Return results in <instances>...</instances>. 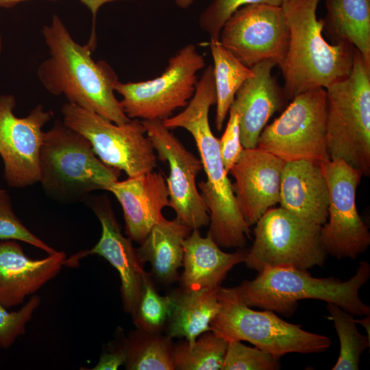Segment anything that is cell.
Returning <instances> with one entry per match:
<instances>
[{
  "label": "cell",
  "instance_id": "8d00e7d4",
  "mask_svg": "<svg viewBox=\"0 0 370 370\" xmlns=\"http://www.w3.org/2000/svg\"><path fill=\"white\" fill-rule=\"evenodd\" d=\"M86 5L93 16V20H95L99 8L104 4L118 0H79Z\"/></svg>",
  "mask_w": 370,
  "mask_h": 370
},
{
  "label": "cell",
  "instance_id": "52a82bcc",
  "mask_svg": "<svg viewBox=\"0 0 370 370\" xmlns=\"http://www.w3.org/2000/svg\"><path fill=\"white\" fill-rule=\"evenodd\" d=\"M219 299L220 309L210 323V330L227 342L245 341L279 359L290 353L323 352L332 345L329 337L287 322L272 310L251 308L235 287L220 286Z\"/></svg>",
  "mask_w": 370,
  "mask_h": 370
},
{
  "label": "cell",
  "instance_id": "e575fe53",
  "mask_svg": "<svg viewBox=\"0 0 370 370\" xmlns=\"http://www.w3.org/2000/svg\"><path fill=\"white\" fill-rule=\"evenodd\" d=\"M219 148L225 170L229 174L244 149L241 140L238 114L232 108L229 110L225 131L219 139Z\"/></svg>",
  "mask_w": 370,
  "mask_h": 370
},
{
  "label": "cell",
  "instance_id": "30bf717a",
  "mask_svg": "<svg viewBox=\"0 0 370 370\" xmlns=\"http://www.w3.org/2000/svg\"><path fill=\"white\" fill-rule=\"evenodd\" d=\"M63 122L86 137L105 164L134 177L153 171L157 156L139 119L117 125L69 103L61 109Z\"/></svg>",
  "mask_w": 370,
  "mask_h": 370
},
{
  "label": "cell",
  "instance_id": "83f0119b",
  "mask_svg": "<svg viewBox=\"0 0 370 370\" xmlns=\"http://www.w3.org/2000/svg\"><path fill=\"white\" fill-rule=\"evenodd\" d=\"M227 342L211 330L197 337L193 343L186 341L173 346L175 369L220 370L222 368Z\"/></svg>",
  "mask_w": 370,
  "mask_h": 370
},
{
  "label": "cell",
  "instance_id": "7c38bea8",
  "mask_svg": "<svg viewBox=\"0 0 370 370\" xmlns=\"http://www.w3.org/2000/svg\"><path fill=\"white\" fill-rule=\"evenodd\" d=\"M329 192L328 218L321 228L327 254L338 260L356 259L370 245V232L356 204V190L363 176L343 159L320 162Z\"/></svg>",
  "mask_w": 370,
  "mask_h": 370
},
{
  "label": "cell",
  "instance_id": "836d02e7",
  "mask_svg": "<svg viewBox=\"0 0 370 370\" xmlns=\"http://www.w3.org/2000/svg\"><path fill=\"white\" fill-rule=\"evenodd\" d=\"M40 303V297L33 295L18 310L13 312L8 311L0 303V347H10L25 334L26 325Z\"/></svg>",
  "mask_w": 370,
  "mask_h": 370
},
{
  "label": "cell",
  "instance_id": "6da1fadb",
  "mask_svg": "<svg viewBox=\"0 0 370 370\" xmlns=\"http://www.w3.org/2000/svg\"><path fill=\"white\" fill-rule=\"evenodd\" d=\"M216 104V90L212 65L197 81L195 91L185 108L162 123L169 130L184 128L193 137L206 180L198 184L201 196L210 215L208 232L217 245L225 248H243L250 238L249 226L238 206L221 158L219 139L213 134L209 110Z\"/></svg>",
  "mask_w": 370,
  "mask_h": 370
},
{
  "label": "cell",
  "instance_id": "9c48e42d",
  "mask_svg": "<svg viewBox=\"0 0 370 370\" xmlns=\"http://www.w3.org/2000/svg\"><path fill=\"white\" fill-rule=\"evenodd\" d=\"M204 66L203 56L188 44L169 60L160 76L137 82L118 81L114 90L122 96L120 101L130 119L162 121L187 106L195 91L197 73Z\"/></svg>",
  "mask_w": 370,
  "mask_h": 370
},
{
  "label": "cell",
  "instance_id": "ab89813d",
  "mask_svg": "<svg viewBox=\"0 0 370 370\" xmlns=\"http://www.w3.org/2000/svg\"><path fill=\"white\" fill-rule=\"evenodd\" d=\"M195 0H175V3L182 8H187Z\"/></svg>",
  "mask_w": 370,
  "mask_h": 370
},
{
  "label": "cell",
  "instance_id": "1f68e13d",
  "mask_svg": "<svg viewBox=\"0 0 370 370\" xmlns=\"http://www.w3.org/2000/svg\"><path fill=\"white\" fill-rule=\"evenodd\" d=\"M286 0H213L199 17L200 27L212 39L219 40L223 26L240 8L252 4L281 7Z\"/></svg>",
  "mask_w": 370,
  "mask_h": 370
},
{
  "label": "cell",
  "instance_id": "cb8c5ba5",
  "mask_svg": "<svg viewBox=\"0 0 370 370\" xmlns=\"http://www.w3.org/2000/svg\"><path fill=\"white\" fill-rule=\"evenodd\" d=\"M171 294L173 307L167 320L166 336L185 338L193 343L201 334L210 330V323L220 309L219 287Z\"/></svg>",
  "mask_w": 370,
  "mask_h": 370
},
{
  "label": "cell",
  "instance_id": "8fae6325",
  "mask_svg": "<svg viewBox=\"0 0 370 370\" xmlns=\"http://www.w3.org/2000/svg\"><path fill=\"white\" fill-rule=\"evenodd\" d=\"M284 162L330 159L326 143V91L317 88L295 96L270 125L257 144Z\"/></svg>",
  "mask_w": 370,
  "mask_h": 370
},
{
  "label": "cell",
  "instance_id": "9a60e30c",
  "mask_svg": "<svg viewBox=\"0 0 370 370\" xmlns=\"http://www.w3.org/2000/svg\"><path fill=\"white\" fill-rule=\"evenodd\" d=\"M15 106L13 95L0 96V156L8 186L23 188L39 182L42 127L53 112L38 104L27 116L18 118L14 114Z\"/></svg>",
  "mask_w": 370,
  "mask_h": 370
},
{
  "label": "cell",
  "instance_id": "7402d4cb",
  "mask_svg": "<svg viewBox=\"0 0 370 370\" xmlns=\"http://www.w3.org/2000/svg\"><path fill=\"white\" fill-rule=\"evenodd\" d=\"M184 271L180 278L186 291L212 289L220 286L227 273L244 262L247 249L227 253L210 234L201 236L199 229L193 230L183 242Z\"/></svg>",
  "mask_w": 370,
  "mask_h": 370
},
{
  "label": "cell",
  "instance_id": "74e56055",
  "mask_svg": "<svg viewBox=\"0 0 370 370\" xmlns=\"http://www.w3.org/2000/svg\"><path fill=\"white\" fill-rule=\"evenodd\" d=\"M32 1V0H0V7L11 8L20 3ZM47 1H58V0H47Z\"/></svg>",
  "mask_w": 370,
  "mask_h": 370
},
{
  "label": "cell",
  "instance_id": "8992f818",
  "mask_svg": "<svg viewBox=\"0 0 370 370\" xmlns=\"http://www.w3.org/2000/svg\"><path fill=\"white\" fill-rule=\"evenodd\" d=\"M326 91V143L330 159H343L370 174V66L356 51L352 71Z\"/></svg>",
  "mask_w": 370,
  "mask_h": 370
},
{
  "label": "cell",
  "instance_id": "4dcf8cb0",
  "mask_svg": "<svg viewBox=\"0 0 370 370\" xmlns=\"http://www.w3.org/2000/svg\"><path fill=\"white\" fill-rule=\"evenodd\" d=\"M279 358L256 347L245 345L239 341L227 342L221 370H278Z\"/></svg>",
  "mask_w": 370,
  "mask_h": 370
},
{
  "label": "cell",
  "instance_id": "ffe728a7",
  "mask_svg": "<svg viewBox=\"0 0 370 370\" xmlns=\"http://www.w3.org/2000/svg\"><path fill=\"white\" fill-rule=\"evenodd\" d=\"M276 64L264 60L251 69L254 75L236 93L230 108L238 114L241 143L244 149L257 147L259 136L271 116L283 103L282 92L271 71Z\"/></svg>",
  "mask_w": 370,
  "mask_h": 370
},
{
  "label": "cell",
  "instance_id": "d4e9b609",
  "mask_svg": "<svg viewBox=\"0 0 370 370\" xmlns=\"http://www.w3.org/2000/svg\"><path fill=\"white\" fill-rule=\"evenodd\" d=\"M323 27L336 41L346 40L370 66V0H326Z\"/></svg>",
  "mask_w": 370,
  "mask_h": 370
},
{
  "label": "cell",
  "instance_id": "e0dca14e",
  "mask_svg": "<svg viewBox=\"0 0 370 370\" xmlns=\"http://www.w3.org/2000/svg\"><path fill=\"white\" fill-rule=\"evenodd\" d=\"M285 162L256 147L244 149L229 173L239 210L250 227L280 201L282 172Z\"/></svg>",
  "mask_w": 370,
  "mask_h": 370
},
{
  "label": "cell",
  "instance_id": "ba28073f",
  "mask_svg": "<svg viewBox=\"0 0 370 370\" xmlns=\"http://www.w3.org/2000/svg\"><path fill=\"white\" fill-rule=\"evenodd\" d=\"M255 225L254 240L244 261L249 269L258 272L276 267L308 270L325 264L328 254L321 241V226L281 207L268 210Z\"/></svg>",
  "mask_w": 370,
  "mask_h": 370
},
{
  "label": "cell",
  "instance_id": "4316f807",
  "mask_svg": "<svg viewBox=\"0 0 370 370\" xmlns=\"http://www.w3.org/2000/svg\"><path fill=\"white\" fill-rule=\"evenodd\" d=\"M171 339L160 333L147 332L139 329L125 338L129 370H173Z\"/></svg>",
  "mask_w": 370,
  "mask_h": 370
},
{
  "label": "cell",
  "instance_id": "5bb4252c",
  "mask_svg": "<svg viewBox=\"0 0 370 370\" xmlns=\"http://www.w3.org/2000/svg\"><path fill=\"white\" fill-rule=\"evenodd\" d=\"M158 160L168 162L166 179L170 207L176 219L191 230L210 224L207 207L197 189L196 178L203 169L201 160L188 151L162 121L140 120Z\"/></svg>",
  "mask_w": 370,
  "mask_h": 370
},
{
  "label": "cell",
  "instance_id": "60d3db41",
  "mask_svg": "<svg viewBox=\"0 0 370 370\" xmlns=\"http://www.w3.org/2000/svg\"><path fill=\"white\" fill-rule=\"evenodd\" d=\"M1 50H2V38H1V35L0 34V53L1 52Z\"/></svg>",
  "mask_w": 370,
  "mask_h": 370
},
{
  "label": "cell",
  "instance_id": "2e32d148",
  "mask_svg": "<svg viewBox=\"0 0 370 370\" xmlns=\"http://www.w3.org/2000/svg\"><path fill=\"white\" fill-rule=\"evenodd\" d=\"M90 196V195H89ZM88 197L84 201L99 220L101 235L90 249L80 251L66 258L65 265L74 267L79 260L89 255L104 258L119 274L123 308L132 315L139 301L143 277L146 271L132 240L123 236L110 201L106 197Z\"/></svg>",
  "mask_w": 370,
  "mask_h": 370
},
{
  "label": "cell",
  "instance_id": "603a6c76",
  "mask_svg": "<svg viewBox=\"0 0 370 370\" xmlns=\"http://www.w3.org/2000/svg\"><path fill=\"white\" fill-rule=\"evenodd\" d=\"M191 231L176 218L164 217L136 249L141 262L150 263L153 275L160 282L169 284L176 280L177 270L183 265V242Z\"/></svg>",
  "mask_w": 370,
  "mask_h": 370
},
{
  "label": "cell",
  "instance_id": "5b68a950",
  "mask_svg": "<svg viewBox=\"0 0 370 370\" xmlns=\"http://www.w3.org/2000/svg\"><path fill=\"white\" fill-rule=\"evenodd\" d=\"M42 188L63 203L84 200L95 190H107L121 171L96 156L90 141L63 121L44 132L39 158Z\"/></svg>",
  "mask_w": 370,
  "mask_h": 370
},
{
  "label": "cell",
  "instance_id": "4fadbf2b",
  "mask_svg": "<svg viewBox=\"0 0 370 370\" xmlns=\"http://www.w3.org/2000/svg\"><path fill=\"white\" fill-rule=\"evenodd\" d=\"M219 40L249 68L264 60L280 66L289 40L282 7L252 4L240 8L225 23Z\"/></svg>",
  "mask_w": 370,
  "mask_h": 370
},
{
  "label": "cell",
  "instance_id": "f35d334b",
  "mask_svg": "<svg viewBox=\"0 0 370 370\" xmlns=\"http://www.w3.org/2000/svg\"><path fill=\"white\" fill-rule=\"evenodd\" d=\"M355 321L356 323L360 324L362 326H363L365 330L367 332L368 337L370 338L369 334H370V318L369 315H366L363 319H356Z\"/></svg>",
  "mask_w": 370,
  "mask_h": 370
},
{
  "label": "cell",
  "instance_id": "ac0fdd59",
  "mask_svg": "<svg viewBox=\"0 0 370 370\" xmlns=\"http://www.w3.org/2000/svg\"><path fill=\"white\" fill-rule=\"evenodd\" d=\"M107 190L122 207L127 237L138 244L164 218L162 210L170 207L166 179L160 172L152 171L123 181L116 180Z\"/></svg>",
  "mask_w": 370,
  "mask_h": 370
},
{
  "label": "cell",
  "instance_id": "484cf974",
  "mask_svg": "<svg viewBox=\"0 0 370 370\" xmlns=\"http://www.w3.org/2000/svg\"><path fill=\"white\" fill-rule=\"evenodd\" d=\"M216 90L215 125L221 131L238 90L254 75L253 70L242 63L219 40L210 38Z\"/></svg>",
  "mask_w": 370,
  "mask_h": 370
},
{
  "label": "cell",
  "instance_id": "d590c367",
  "mask_svg": "<svg viewBox=\"0 0 370 370\" xmlns=\"http://www.w3.org/2000/svg\"><path fill=\"white\" fill-rule=\"evenodd\" d=\"M127 360L125 338L116 341L110 345L100 356L97 364L92 370H116Z\"/></svg>",
  "mask_w": 370,
  "mask_h": 370
},
{
  "label": "cell",
  "instance_id": "d6a6232c",
  "mask_svg": "<svg viewBox=\"0 0 370 370\" xmlns=\"http://www.w3.org/2000/svg\"><path fill=\"white\" fill-rule=\"evenodd\" d=\"M0 239L21 241L43 250L47 254L56 251L31 232L14 214L9 194L0 188Z\"/></svg>",
  "mask_w": 370,
  "mask_h": 370
},
{
  "label": "cell",
  "instance_id": "7a4b0ae2",
  "mask_svg": "<svg viewBox=\"0 0 370 370\" xmlns=\"http://www.w3.org/2000/svg\"><path fill=\"white\" fill-rule=\"evenodd\" d=\"M42 34L49 57L38 67L37 76L49 92L63 95L68 103L117 125L131 120L114 95L117 75L107 62L92 59L91 43L76 42L56 14L42 27Z\"/></svg>",
  "mask_w": 370,
  "mask_h": 370
},
{
  "label": "cell",
  "instance_id": "3957f363",
  "mask_svg": "<svg viewBox=\"0 0 370 370\" xmlns=\"http://www.w3.org/2000/svg\"><path fill=\"white\" fill-rule=\"evenodd\" d=\"M319 0H286L281 6L289 30L288 49L280 66L284 94L293 99L317 88H325L347 77L356 48L346 40L330 45L323 36V20H318Z\"/></svg>",
  "mask_w": 370,
  "mask_h": 370
},
{
  "label": "cell",
  "instance_id": "f546056e",
  "mask_svg": "<svg viewBox=\"0 0 370 370\" xmlns=\"http://www.w3.org/2000/svg\"><path fill=\"white\" fill-rule=\"evenodd\" d=\"M173 307L171 295L162 296L155 288L151 275L145 273L136 310L132 315L137 329L160 333L166 323Z\"/></svg>",
  "mask_w": 370,
  "mask_h": 370
},
{
  "label": "cell",
  "instance_id": "d6986e66",
  "mask_svg": "<svg viewBox=\"0 0 370 370\" xmlns=\"http://www.w3.org/2000/svg\"><path fill=\"white\" fill-rule=\"evenodd\" d=\"M66 260V254L58 251L33 260L17 242L0 241V303L7 309L23 304L59 273Z\"/></svg>",
  "mask_w": 370,
  "mask_h": 370
},
{
  "label": "cell",
  "instance_id": "f1b7e54d",
  "mask_svg": "<svg viewBox=\"0 0 370 370\" xmlns=\"http://www.w3.org/2000/svg\"><path fill=\"white\" fill-rule=\"evenodd\" d=\"M326 307L340 342L339 355L332 369H359L360 356L369 347L370 338L358 331L354 316L332 303Z\"/></svg>",
  "mask_w": 370,
  "mask_h": 370
},
{
  "label": "cell",
  "instance_id": "277c9868",
  "mask_svg": "<svg viewBox=\"0 0 370 370\" xmlns=\"http://www.w3.org/2000/svg\"><path fill=\"white\" fill-rule=\"evenodd\" d=\"M370 277V264L361 261L355 274L341 281L334 278H314L307 270L291 267H269L253 280L235 287L250 307L291 315L302 299H318L334 304L353 316L370 314V307L360 297V289Z\"/></svg>",
  "mask_w": 370,
  "mask_h": 370
},
{
  "label": "cell",
  "instance_id": "44dd1931",
  "mask_svg": "<svg viewBox=\"0 0 370 370\" xmlns=\"http://www.w3.org/2000/svg\"><path fill=\"white\" fill-rule=\"evenodd\" d=\"M329 192L320 163L285 162L280 184V207L306 221L322 226L327 221Z\"/></svg>",
  "mask_w": 370,
  "mask_h": 370
}]
</instances>
